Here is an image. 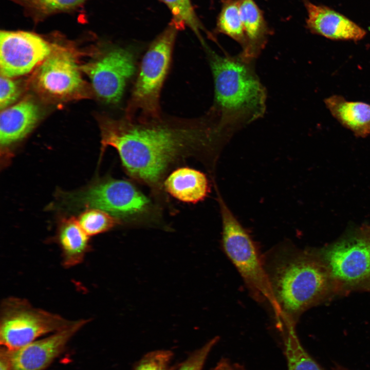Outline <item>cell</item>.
<instances>
[{
    "mask_svg": "<svg viewBox=\"0 0 370 370\" xmlns=\"http://www.w3.org/2000/svg\"><path fill=\"white\" fill-rule=\"evenodd\" d=\"M22 6L36 22L52 14L73 9L86 0H10Z\"/></svg>",
    "mask_w": 370,
    "mask_h": 370,
    "instance_id": "44dd1931",
    "label": "cell"
},
{
    "mask_svg": "<svg viewBox=\"0 0 370 370\" xmlns=\"http://www.w3.org/2000/svg\"><path fill=\"white\" fill-rule=\"evenodd\" d=\"M222 219V246L252 296L259 302L273 300L264 264L255 243L223 199L219 197Z\"/></svg>",
    "mask_w": 370,
    "mask_h": 370,
    "instance_id": "5b68a950",
    "label": "cell"
},
{
    "mask_svg": "<svg viewBox=\"0 0 370 370\" xmlns=\"http://www.w3.org/2000/svg\"><path fill=\"white\" fill-rule=\"evenodd\" d=\"M177 30L171 24L143 55L125 109L126 118L146 121L162 116L160 94L170 67Z\"/></svg>",
    "mask_w": 370,
    "mask_h": 370,
    "instance_id": "277c9868",
    "label": "cell"
},
{
    "mask_svg": "<svg viewBox=\"0 0 370 370\" xmlns=\"http://www.w3.org/2000/svg\"><path fill=\"white\" fill-rule=\"evenodd\" d=\"M324 103L331 115L355 136L365 137L370 134V104L347 101L338 95L325 98Z\"/></svg>",
    "mask_w": 370,
    "mask_h": 370,
    "instance_id": "2e32d148",
    "label": "cell"
},
{
    "mask_svg": "<svg viewBox=\"0 0 370 370\" xmlns=\"http://www.w3.org/2000/svg\"><path fill=\"white\" fill-rule=\"evenodd\" d=\"M101 131L102 151L115 148L129 174L151 184L176 160L210 147L220 138L208 114L192 119L162 115L147 121L105 118Z\"/></svg>",
    "mask_w": 370,
    "mask_h": 370,
    "instance_id": "6da1fadb",
    "label": "cell"
},
{
    "mask_svg": "<svg viewBox=\"0 0 370 370\" xmlns=\"http://www.w3.org/2000/svg\"><path fill=\"white\" fill-rule=\"evenodd\" d=\"M75 321L34 307L25 299L9 297L1 304V345L15 350L41 336L61 330Z\"/></svg>",
    "mask_w": 370,
    "mask_h": 370,
    "instance_id": "8992f818",
    "label": "cell"
},
{
    "mask_svg": "<svg viewBox=\"0 0 370 370\" xmlns=\"http://www.w3.org/2000/svg\"><path fill=\"white\" fill-rule=\"evenodd\" d=\"M243 24L246 44L240 53L254 61L266 45L271 31L263 13L254 0H237Z\"/></svg>",
    "mask_w": 370,
    "mask_h": 370,
    "instance_id": "9a60e30c",
    "label": "cell"
},
{
    "mask_svg": "<svg viewBox=\"0 0 370 370\" xmlns=\"http://www.w3.org/2000/svg\"><path fill=\"white\" fill-rule=\"evenodd\" d=\"M52 52L50 45L36 34L1 31V75L12 78L26 75L40 65Z\"/></svg>",
    "mask_w": 370,
    "mask_h": 370,
    "instance_id": "30bf717a",
    "label": "cell"
},
{
    "mask_svg": "<svg viewBox=\"0 0 370 370\" xmlns=\"http://www.w3.org/2000/svg\"><path fill=\"white\" fill-rule=\"evenodd\" d=\"M306 25L313 33L334 40H362L366 32L342 14L325 6L305 1Z\"/></svg>",
    "mask_w": 370,
    "mask_h": 370,
    "instance_id": "4fadbf2b",
    "label": "cell"
},
{
    "mask_svg": "<svg viewBox=\"0 0 370 370\" xmlns=\"http://www.w3.org/2000/svg\"><path fill=\"white\" fill-rule=\"evenodd\" d=\"M212 370H246L238 364L230 362L227 359H222Z\"/></svg>",
    "mask_w": 370,
    "mask_h": 370,
    "instance_id": "4316f807",
    "label": "cell"
},
{
    "mask_svg": "<svg viewBox=\"0 0 370 370\" xmlns=\"http://www.w3.org/2000/svg\"><path fill=\"white\" fill-rule=\"evenodd\" d=\"M217 31L245 47L246 38L237 0H223L217 22Z\"/></svg>",
    "mask_w": 370,
    "mask_h": 370,
    "instance_id": "ffe728a7",
    "label": "cell"
},
{
    "mask_svg": "<svg viewBox=\"0 0 370 370\" xmlns=\"http://www.w3.org/2000/svg\"><path fill=\"white\" fill-rule=\"evenodd\" d=\"M68 201L79 207L96 208L113 216L123 217L139 213L149 200L132 184L121 180L104 181L69 195Z\"/></svg>",
    "mask_w": 370,
    "mask_h": 370,
    "instance_id": "9c48e42d",
    "label": "cell"
},
{
    "mask_svg": "<svg viewBox=\"0 0 370 370\" xmlns=\"http://www.w3.org/2000/svg\"><path fill=\"white\" fill-rule=\"evenodd\" d=\"M370 239V227L369 228L366 227L362 231Z\"/></svg>",
    "mask_w": 370,
    "mask_h": 370,
    "instance_id": "f546056e",
    "label": "cell"
},
{
    "mask_svg": "<svg viewBox=\"0 0 370 370\" xmlns=\"http://www.w3.org/2000/svg\"><path fill=\"white\" fill-rule=\"evenodd\" d=\"M34 82L42 92L58 98L73 95L83 83L76 62L64 51L52 52L40 65Z\"/></svg>",
    "mask_w": 370,
    "mask_h": 370,
    "instance_id": "7c38bea8",
    "label": "cell"
},
{
    "mask_svg": "<svg viewBox=\"0 0 370 370\" xmlns=\"http://www.w3.org/2000/svg\"><path fill=\"white\" fill-rule=\"evenodd\" d=\"M166 191L178 200L189 203L203 200L210 192L206 175L190 168H180L174 171L164 181Z\"/></svg>",
    "mask_w": 370,
    "mask_h": 370,
    "instance_id": "e0dca14e",
    "label": "cell"
},
{
    "mask_svg": "<svg viewBox=\"0 0 370 370\" xmlns=\"http://www.w3.org/2000/svg\"><path fill=\"white\" fill-rule=\"evenodd\" d=\"M21 92L20 83L12 78L1 75L0 108L4 109L11 105L19 97Z\"/></svg>",
    "mask_w": 370,
    "mask_h": 370,
    "instance_id": "d4e9b609",
    "label": "cell"
},
{
    "mask_svg": "<svg viewBox=\"0 0 370 370\" xmlns=\"http://www.w3.org/2000/svg\"><path fill=\"white\" fill-rule=\"evenodd\" d=\"M216 337L210 340L203 346L195 351L182 364L178 370H202L206 360L218 341Z\"/></svg>",
    "mask_w": 370,
    "mask_h": 370,
    "instance_id": "484cf974",
    "label": "cell"
},
{
    "mask_svg": "<svg viewBox=\"0 0 370 370\" xmlns=\"http://www.w3.org/2000/svg\"><path fill=\"white\" fill-rule=\"evenodd\" d=\"M39 117L38 106L29 99L1 110L0 143L4 155L9 147L22 140L33 130Z\"/></svg>",
    "mask_w": 370,
    "mask_h": 370,
    "instance_id": "5bb4252c",
    "label": "cell"
},
{
    "mask_svg": "<svg viewBox=\"0 0 370 370\" xmlns=\"http://www.w3.org/2000/svg\"><path fill=\"white\" fill-rule=\"evenodd\" d=\"M89 321H75L69 326L47 338L15 350L7 349L11 369L44 370L62 354L69 340Z\"/></svg>",
    "mask_w": 370,
    "mask_h": 370,
    "instance_id": "8fae6325",
    "label": "cell"
},
{
    "mask_svg": "<svg viewBox=\"0 0 370 370\" xmlns=\"http://www.w3.org/2000/svg\"><path fill=\"white\" fill-rule=\"evenodd\" d=\"M0 370H12L8 350L3 346H1L0 351Z\"/></svg>",
    "mask_w": 370,
    "mask_h": 370,
    "instance_id": "83f0119b",
    "label": "cell"
},
{
    "mask_svg": "<svg viewBox=\"0 0 370 370\" xmlns=\"http://www.w3.org/2000/svg\"><path fill=\"white\" fill-rule=\"evenodd\" d=\"M170 8L172 15V25L177 30L190 27L198 36L204 44L200 35V30L202 29L198 21L190 0H162Z\"/></svg>",
    "mask_w": 370,
    "mask_h": 370,
    "instance_id": "7402d4cb",
    "label": "cell"
},
{
    "mask_svg": "<svg viewBox=\"0 0 370 370\" xmlns=\"http://www.w3.org/2000/svg\"><path fill=\"white\" fill-rule=\"evenodd\" d=\"M78 220L89 236L107 231L118 223V219L113 215L96 208H90L84 211L79 216Z\"/></svg>",
    "mask_w": 370,
    "mask_h": 370,
    "instance_id": "603a6c76",
    "label": "cell"
},
{
    "mask_svg": "<svg viewBox=\"0 0 370 370\" xmlns=\"http://www.w3.org/2000/svg\"><path fill=\"white\" fill-rule=\"evenodd\" d=\"M83 70L98 97L106 103L116 104L136 70V58L131 50L115 47L84 66Z\"/></svg>",
    "mask_w": 370,
    "mask_h": 370,
    "instance_id": "ba28073f",
    "label": "cell"
},
{
    "mask_svg": "<svg viewBox=\"0 0 370 370\" xmlns=\"http://www.w3.org/2000/svg\"><path fill=\"white\" fill-rule=\"evenodd\" d=\"M57 240L62 251V264L66 268L81 263L90 249L89 236L73 217L60 221Z\"/></svg>",
    "mask_w": 370,
    "mask_h": 370,
    "instance_id": "ac0fdd59",
    "label": "cell"
},
{
    "mask_svg": "<svg viewBox=\"0 0 370 370\" xmlns=\"http://www.w3.org/2000/svg\"><path fill=\"white\" fill-rule=\"evenodd\" d=\"M280 331L288 370H324L304 348L294 327H286Z\"/></svg>",
    "mask_w": 370,
    "mask_h": 370,
    "instance_id": "d6986e66",
    "label": "cell"
},
{
    "mask_svg": "<svg viewBox=\"0 0 370 370\" xmlns=\"http://www.w3.org/2000/svg\"><path fill=\"white\" fill-rule=\"evenodd\" d=\"M319 256L334 286H354L370 280V239L363 231L332 244Z\"/></svg>",
    "mask_w": 370,
    "mask_h": 370,
    "instance_id": "52a82bcc",
    "label": "cell"
},
{
    "mask_svg": "<svg viewBox=\"0 0 370 370\" xmlns=\"http://www.w3.org/2000/svg\"><path fill=\"white\" fill-rule=\"evenodd\" d=\"M214 84V102L208 112L221 134L252 122L264 115L267 93L253 61L221 55L206 47Z\"/></svg>",
    "mask_w": 370,
    "mask_h": 370,
    "instance_id": "3957f363",
    "label": "cell"
},
{
    "mask_svg": "<svg viewBox=\"0 0 370 370\" xmlns=\"http://www.w3.org/2000/svg\"><path fill=\"white\" fill-rule=\"evenodd\" d=\"M333 370H349V369L343 366H340L339 365H336L333 368Z\"/></svg>",
    "mask_w": 370,
    "mask_h": 370,
    "instance_id": "f1b7e54d",
    "label": "cell"
},
{
    "mask_svg": "<svg viewBox=\"0 0 370 370\" xmlns=\"http://www.w3.org/2000/svg\"><path fill=\"white\" fill-rule=\"evenodd\" d=\"M172 355L168 350L152 351L141 359L135 370H167Z\"/></svg>",
    "mask_w": 370,
    "mask_h": 370,
    "instance_id": "cb8c5ba5",
    "label": "cell"
},
{
    "mask_svg": "<svg viewBox=\"0 0 370 370\" xmlns=\"http://www.w3.org/2000/svg\"><path fill=\"white\" fill-rule=\"evenodd\" d=\"M264 264L279 329L295 327L300 315L321 300L334 285L320 256L312 252L283 246Z\"/></svg>",
    "mask_w": 370,
    "mask_h": 370,
    "instance_id": "7a4b0ae2",
    "label": "cell"
}]
</instances>
